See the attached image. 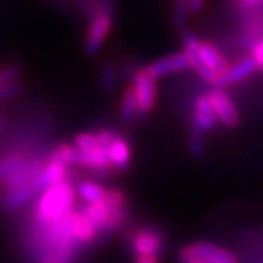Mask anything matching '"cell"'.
<instances>
[{"label": "cell", "mask_w": 263, "mask_h": 263, "mask_svg": "<svg viewBox=\"0 0 263 263\" xmlns=\"http://www.w3.org/2000/svg\"><path fill=\"white\" fill-rule=\"evenodd\" d=\"M72 233L75 235L78 245H88L94 241L98 234L97 227L85 215L84 211H73L72 212Z\"/></svg>", "instance_id": "4fadbf2b"}, {"label": "cell", "mask_w": 263, "mask_h": 263, "mask_svg": "<svg viewBox=\"0 0 263 263\" xmlns=\"http://www.w3.org/2000/svg\"><path fill=\"white\" fill-rule=\"evenodd\" d=\"M136 263H158V259L155 257H145V256H138Z\"/></svg>", "instance_id": "f546056e"}, {"label": "cell", "mask_w": 263, "mask_h": 263, "mask_svg": "<svg viewBox=\"0 0 263 263\" xmlns=\"http://www.w3.org/2000/svg\"><path fill=\"white\" fill-rule=\"evenodd\" d=\"M35 193L37 192H35V189L31 186V183L27 184V186H24V187L16 189L13 192H8V195L3 197V206L6 208V209H9V211L16 209V208L28 203Z\"/></svg>", "instance_id": "ac0fdd59"}, {"label": "cell", "mask_w": 263, "mask_h": 263, "mask_svg": "<svg viewBox=\"0 0 263 263\" xmlns=\"http://www.w3.org/2000/svg\"><path fill=\"white\" fill-rule=\"evenodd\" d=\"M108 154H110V161H111V167L119 171L126 170L130 165L132 161V151L129 142L120 135L111 142V145L108 146Z\"/></svg>", "instance_id": "9a60e30c"}, {"label": "cell", "mask_w": 263, "mask_h": 263, "mask_svg": "<svg viewBox=\"0 0 263 263\" xmlns=\"http://www.w3.org/2000/svg\"><path fill=\"white\" fill-rule=\"evenodd\" d=\"M187 69H190V62H189V56L184 50L179 51V53H173L168 56L161 57V59L146 66V70L155 79L180 73V72H184Z\"/></svg>", "instance_id": "9c48e42d"}, {"label": "cell", "mask_w": 263, "mask_h": 263, "mask_svg": "<svg viewBox=\"0 0 263 263\" xmlns=\"http://www.w3.org/2000/svg\"><path fill=\"white\" fill-rule=\"evenodd\" d=\"M183 263H203V262L196 260V259H184V260H183Z\"/></svg>", "instance_id": "1f68e13d"}, {"label": "cell", "mask_w": 263, "mask_h": 263, "mask_svg": "<svg viewBox=\"0 0 263 263\" xmlns=\"http://www.w3.org/2000/svg\"><path fill=\"white\" fill-rule=\"evenodd\" d=\"M76 195L79 196V199H82L84 202H86L88 205L89 203H97V202H101L107 196V190L100 186L98 183L95 181H89V180H85L81 181L75 189Z\"/></svg>", "instance_id": "e0dca14e"}, {"label": "cell", "mask_w": 263, "mask_h": 263, "mask_svg": "<svg viewBox=\"0 0 263 263\" xmlns=\"http://www.w3.org/2000/svg\"><path fill=\"white\" fill-rule=\"evenodd\" d=\"M187 6L190 13H199L203 6V0H187Z\"/></svg>", "instance_id": "f1b7e54d"}, {"label": "cell", "mask_w": 263, "mask_h": 263, "mask_svg": "<svg viewBox=\"0 0 263 263\" xmlns=\"http://www.w3.org/2000/svg\"><path fill=\"white\" fill-rule=\"evenodd\" d=\"M157 79L149 75L146 67L138 69L133 73L132 89L138 103V110L141 114L149 113L157 103Z\"/></svg>", "instance_id": "5b68a950"}, {"label": "cell", "mask_w": 263, "mask_h": 263, "mask_svg": "<svg viewBox=\"0 0 263 263\" xmlns=\"http://www.w3.org/2000/svg\"><path fill=\"white\" fill-rule=\"evenodd\" d=\"M0 124H2V119H0Z\"/></svg>", "instance_id": "d6a6232c"}, {"label": "cell", "mask_w": 263, "mask_h": 263, "mask_svg": "<svg viewBox=\"0 0 263 263\" xmlns=\"http://www.w3.org/2000/svg\"><path fill=\"white\" fill-rule=\"evenodd\" d=\"M216 124V116L212 110V105L209 103V98L202 95L195 103V119H193V127L205 133L212 130Z\"/></svg>", "instance_id": "5bb4252c"}, {"label": "cell", "mask_w": 263, "mask_h": 263, "mask_svg": "<svg viewBox=\"0 0 263 263\" xmlns=\"http://www.w3.org/2000/svg\"><path fill=\"white\" fill-rule=\"evenodd\" d=\"M189 149L192 152V155H195V157H199L203 151V133L195 129V127L192 130V136L189 141Z\"/></svg>", "instance_id": "d4e9b609"}, {"label": "cell", "mask_w": 263, "mask_h": 263, "mask_svg": "<svg viewBox=\"0 0 263 263\" xmlns=\"http://www.w3.org/2000/svg\"><path fill=\"white\" fill-rule=\"evenodd\" d=\"M260 70H263V67H262V69H260Z\"/></svg>", "instance_id": "836d02e7"}, {"label": "cell", "mask_w": 263, "mask_h": 263, "mask_svg": "<svg viewBox=\"0 0 263 263\" xmlns=\"http://www.w3.org/2000/svg\"><path fill=\"white\" fill-rule=\"evenodd\" d=\"M28 160L25 154H10L8 157L0 160V181L3 183L5 180L9 177L10 174L18 168L19 165H22L25 161Z\"/></svg>", "instance_id": "7402d4cb"}, {"label": "cell", "mask_w": 263, "mask_h": 263, "mask_svg": "<svg viewBox=\"0 0 263 263\" xmlns=\"http://www.w3.org/2000/svg\"><path fill=\"white\" fill-rule=\"evenodd\" d=\"M208 98H209V103L212 105V110L216 116V120L222 123L224 126L234 127L238 123V113H237V108H235L233 100L219 89L212 91L208 95Z\"/></svg>", "instance_id": "30bf717a"}, {"label": "cell", "mask_w": 263, "mask_h": 263, "mask_svg": "<svg viewBox=\"0 0 263 263\" xmlns=\"http://www.w3.org/2000/svg\"><path fill=\"white\" fill-rule=\"evenodd\" d=\"M66 176H67V167L65 164L48 158L44 168L41 170V173L31 181V186L35 189V192L38 193L51 184H56V183L66 180Z\"/></svg>", "instance_id": "8fae6325"}, {"label": "cell", "mask_w": 263, "mask_h": 263, "mask_svg": "<svg viewBox=\"0 0 263 263\" xmlns=\"http://www.w3.org/2000/svg\"><path fill=\"white\" fill-rule=\"evenodd\" d=\"M181 41H183L184 50H195L197 57L219 78L216 86H221V81L228 72L230 66L227 63L224 56L218 51V48L214 44L208 43V41H200L199 38H196L190 32H183Z\"/></svg>", "instance_id": "277c9868"}, {"label": "cell", "mask_w": 263, "mask_h": 263, "mask_svg": "<svg viewBox=\"0 0 263 263\" xmlns=\"http://www.w3.org/2000/svg\"><path fill=\"white\" fill-rule=\"evenodd\" d=\"M189 12L187 0H177L176 6H174V22L177 27H183L186 19H187Z\"/></svg>", "instance_id": "484cf974"}, {"label": "cell", "mask_w": 263, "mask_h": 263, "mask_svg": "<svg viewBox=\"0 0 263 263\" xmlns=\"http://www.w3.org/2000/svg\"><path fill=\"white\" fill-rule=\"evenodd\" d=\"M97 145H98V141H97L95 132L94 133H91V132H82V133L76 135L75 141H73V146L79 152L92 149Z\"/></svg>", "instance_id": "603a6c76"}, {"label": "cell", "mask_w": 263, "mask_h": 263, "mask_svg": "<svg viewBox=\"0 0 263 263\" xmlns=\"http://www.w3.org/2000/svg\"><path fill=\"white\" fill-rule=\"evenodd\" d=\"M257 69V65L254 62V59L252 56L243 59L241 62L235 63L234 66H230L228 72H227L222 81H221V86H226L228 84H235V82H240L246 78L253 73L254 70Z\"/></svg>", "instance_id": "2e32d148"}, {"label": "cell", "mask_w": 263, "mask_h": 263, "mask_svg": "<svg viewBox=\"0 0 263 263\" xmlns=\"http://www.w3.org/2000/svg\"><path fill=\"white\" fill-rule=\"evenodd\" d=\"M19 92H21V84H19V81L10 82V84L5 85V86H0V103L9 100L12 97H16Z\"/></svg>", "instance_id": "4316f807"}, {"label": "cell", "mask_w": 263, "mask_h": 263, "mask_svg": "<svg viewBox=\"0 0 263 263\" xmlns=\"http://www.w3.org/2000/svg\"><path fill=\"white\" fill-rule=\"evenodd\" d=\"M75 187L66 180L41 190L32 214L34 224L43 230L65 219L75 211Z\"/></svg>", "instance_id": "6da1fadb"}, {"label": "cell", "mask_w": 263, "mask_h": 263, "mask_svg": "<svg viewBox=\"0 0 263 263\" xmlns=\"http://www.w3.org/2000/svg\"><path fill=\"white\" fill-rule=\"evenodd\" d=\"M46 162L47 161L41 158V157L28 158L22 165H19L8 179L3 181V189L6 192H13L16 189H21L29 184L41 173V170L44 168Z\"/></svg>", "instance_id": "ba28073f"}, {"label": "cell", "mask_w": 263, "mask_h": 263, "mask_svg": "<svg viewBox=\"0 0 263 263\" xmlns=\"http://www.w3.org/2000/svg\"><path fill=\"white\" fill-rule=\"evenodd\" d=\"M196 259L203 263H237L234 254L211 243H193L181 250V260Z\"/></svg>", "instance_id": "52a82bcc"}, {"label": "cell", "mask_w": 263, "mask_h": 263, "mask_svg": "<svg viewBox=\"0 0 263 263\" xmlns=\"http://www.w3.org/2000/svg\"><path fill=\"white\" fill-rule=\"evenodd\" d=\"M113 29V8L111 2L105 0L104 5L89 18V25L85 35L84 48L88 56H97L103 48L105 40Z\"/></svg>", "instance_id": "3957f363"}, {"label": "cell", "mask_w": 263, "mask_h": 263, "mask_svg": "<svg viewBox=\"0 0 263 263\" xmlns=\"http://www.w3.org/2000/svg\"><path fill=\"white\" fill-rule=\"evenodd\" d=\"M79 164L84 165L85 168L101 171V173H107V171L113 170L111 161H110V154H108V146H103L100 143L92 149L79 152Z\"/></svg>", "instance_id": "7c38bea8"}, {"label": "cell", "mask_w": 263, "mask_h": 263, "mask_svg": "<svg viewBox=\"0 0 263 263\" xmlns=\"http://www.w3.org/2000/svg\"><path fill=\"white\" fill-rule=\"evenodd\" d=\"M84 214L97 227L98 231H113L122 226L126 215V197L123 192L113 189L107 190V196L101 202L89 203L84 209Z\"/></svg>", "instance_id": "7a4b0ae2"}, {"label": "cell", "mask_w": 263, "mask_h": 263, "mask_svg": "<svg viewBox=\"0 0 263 263\" xmlns=\"http://www.w3.org/2000/svg\"><path fill=\"white\" fill-rule=\"evenodd\" d=\"M252 57L254 59L256 65H257V69H262L263 67V40L259 41L256 46L252 50Z\"/></svg>", "instance_id": "83f0119b"}, {"label": "cell", "mask_w": 263, "mask_h": 263, "mask_svg": "<svg viewBox=\"0 0 263 263\" xmlns=\"http://www.w3.org/2000/svg\"><path fill=\"white\" fill-rule=\"evenodd\" d=\"M50 160L59 161V162L65 164L66 167L75 165V164H79V151L72 145L60 143L50 154Z\"/></svg>", "instance_id": "ffe728a7"}, {"label": "cell", "mask_w": 263, "mask_h": 263, "mask_svg": "<svg viewBox=\"0 0 263 263\" xmlns=\"http://www.w3.org/2000/svg\"><path fill=\"white\" fill-rule=\"evenodd\" d=\"M260 0H241V3H245L247 6H252V5H256V3H259Z\"/></svg>", "instance_id": "4dcf8cb0"}, {"label": "cell", "mask_w": 263, "mask_h": 263, "mask_svg": "<svg viewBox=\"0 0 263 263\" xmlns=\"http://www.w3.org/2000/svg\"><path fill=\"white\" fill-rule=\"evenodd\" d=\"M132 247L135 256H145V257H155L160 259L164 252L165 241L158 230L154 228H141L138 230L132 238Z\"/></svg>", "instance_id": "8992f818"}, {"label": "cell", "mask_w": 263, "mask_h": 263, "mask_svg": "<svg viewBox=\"0 0 263 263\" xmlns=\"http://www.w3.org/2000/svg\"><path fill=\"white\" fill-rule=\"evenodd\" d=\"M138 113H139V110H138L135 92H133L132 86H127L123 92L122 103H120V120L124 124H130L135 122Z\"/></svg>", "instance_id": "d6986e66"}, {"label": "cell", "mask_w": 263, "mask_h": 263, "mask_svg": "<svg viewBox=\"0 0 263 263\" xmlns=\"http://www.w3.org/2000/svg\"><path fill=\"white\" fill-rule=\"evenodd\" d=\"M21 73H22V70L18 65H6L0 67V86L19 81Z\"/></svg>", "instance_id": "cb8c5ba5"}, {"label": "cell", "mask_w": 263, "mask_h": 263, "mask_svg": "<svg viewBox=\"0 0 263 263\" xmlns=\"http://www.w3.org/2000/svg\"><path fill=\"white\" fill-rule=\"evenodd\" d=\"M117 82V67L111 60H105L100 69V88L104 92L113 91Z\"/></svg>", "instance_id": "44dd1931"}]
</instances>
